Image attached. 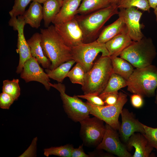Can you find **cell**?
Segmentation results:
<instances>
[{"instance_id":"obj_16","label":"cell","mask_w":157,"mask_h":157,"mask_svg":"<svg viewBox=\"0 0 157 157\" xmlns=\"http://www.w3.org/2000/svg\"><path fill=\"white\" fill-rule=\"evenodd\" d=\"M129 151L134 147L135 152L132 157H149L154 148L144 135L140 133H134L125 144Z\"/></svg>"},{"instance_id":"obj_42","label":"cell","mask_w":157,"mask_h":157,"mask_svg":"<svg viewBox=\"0 0 157 157\" xmlns=\"http://www.w3.org/2000/svg\"><path fill=\"white\" fill-rule=\"evenodd\" d=\"M119 0H110L111 4H117Z\"/></svg>"},{"instance_id":"obj_21","label":"cell","mask_w":157,"mask_h":157,"mask_svg":"<svg viewBox=\"0 0 157 157\" xmlns=\"http://www.w3.org/2000/svg\"><path fill=\"white\" fill-rule=\"evenodd\" d=\"M22 16L26 24L37 29L40 26L43 19V7L41 3L33 1L28 8Z\"/></svg>"},{"instance_id":"obj_35","label":"cell","mask_w":157,"mask_h":157,"mask_svg":"<svg viewBox=\"0 0 157 157\" xmlns=\"http://www.w3.org/2000/svg\"><path fill=\"white\" fill-rule=\"evenodd\" d=\"M14 100L8 94L2 92L0 94V107L3 109H8L13 104Z\"/></svg>"},{"instance_id":"obj_36","label":"cell","mask_w":157,"mask_h":157,"mask_svg":"<svg viewBox=\"0 0 157 157\" xmlns=\"http://www.w3.org/2000/svg\"><path fill=\"white\" fill-rule=\"evenodd\" d=\"M37 137L35 138L26 151L19 157H33L36 156Z\"/></svg>"},{"instance_id":"obj_1","label":"cell","mask_w":157,"mask_h":157,"mask_svg":"<svg viewBox=\"0 0 157 157\" xmlns=\"http://www.w3.org/2000/svg\"><path fill=\"white\" fill-rule=\"evenodd\" d=\"M40 34L44 53L51 63L50 69H53L62 63L72 60L71 48L66 44L54 25L41 29Z\"/></svg>"},{"instance_id":"obj_5","label":"cell","mask_w":157,"mask_h":157,"mask_svg":"<svg viewBox=\"0 0 157 157\" xmlns=\"http://www.w3.org/2000/svg\"><path fill=\"white\" fill-rule=\"evenodd\" d=\"M156 55L152 39L144 36L140 40L133 41L119 56L135 68H142L151 65Z\"/></svg>"},{"instance_id":"obj_32","label":"cell","mask_w":157,"mask_h":157,"mask_svg":"<svg viewBox=\"0 0 157 157\" xmlns=\"http://www.w3.org/2000/svg\"><path fill=\"white\" fill-rule=\"evenodd\" d=\"M145 133L143 134L151 146L157 151V128H154L143 124Z\"/></svg>"},{"instance_id":"obj_4","label":"cell","mask_w":157,"mask_h":157,"mask_svg":"<svg viewBox=\"0 0 157 157\" xmlns=\"http://www.w3.org/2000/svg\"><path fill=\"white\" fill-rule=\"evenodd\" d=\"M113 73L110 57L101 56L86 72L85 84L81 87L84 94H100Z\"/></svg>"},{"instance_id":"obj_18","label":"cell","mask_w":157,"mask_h":157,"mask_svg":"<svg viewBox=\"0 0 157 157\" xmlns=\"http://www.w3.org/2000/svg\"><path fill=\"white\" fill-rule=\"evenodd\" d=\"M82 0H64L60 10L52 23L64 22L74 18Z\"/></svg>"},{"instance_id":"obj_20","label":"cell","mask_w":157,"mask_h":157,"mask_svg":"<svg viewBox=\"0 0 157 157\" xmlns=\"http://www.w3.org/2000/svg\"><path fill=\"white\" fill-rule=\"evenodd\" d=\"M127 33L119 34L105 44L110 56L117 57L133 42Z\"/></svg>"},{"instance_id":"obj_38","label":"cell","mask_w":157,"mask_h":157,"mask_svg":"<svg viewBox=\"0 0 157 157\" xmlns=\"http://www.w3.org/2000/svg\"><path fill=\"white\" fill-rule=\"evenodd\" d=\"M83 144L78 148H73L72 151L71 157H90L89 154H86L83 149Z\"/></svg>"},{"instance_id":"obj_2","label":"cell","mask_w":157,"mask_h":157,"mask_svg":"<svg viewBox=\"0 0 157 157\" xmlns=\"http://www.w3.org/2000/svg\"><path fill=\"white\" fill-rule=\"evenodd\" d=\"M117 4L109 6L84 15L77 14L75 17L83 35V43L96 40L106 22L113 16L118 14Z\"/></svg>"},{"instance_id":"obj_41","label":"cell","mask_w":157,"mask_h":157,"mask_svg":"<svg viewBox=\"0 0 157 157\" xmlns=\"http://www.w3.org/2000/svg\"><path fill=\"white\" fill-rule=\"evenodd\" d=\"M47 0H32L33 1L37 2L40 3H43Z\"/></svg>"},{"instance_id":"obj_23","label":"cell","mask_w":157,"mask_h":157,"mask_svg":"<svg viewBox=\"0 0 157 157\" xmlns=\"http://www.w3.org/2000/svg\"><path fill=\"white\" fill-rule=\"evenodd\" d=\"M111 4L110 0H82L77 15L88 14L107 7Z\"/></svg>"},{"instance_id":"obj_39","label":"cell","mask_w":157,"mask_h":157,"mask_svg":"<svg viewBox=\"0 0 157 157\" xmlns=\"http://www.w3.org/2000/svg\"><path fill=\"white\" fill-rule=\"evenodd\" d=\"M150 8L154 9L157 5V0H148Z\"/></svg>"},{"instance_id":"obj_9","label":"cell","mask_w":157,"mask_h":157,"mask_svg":"<svg viewBox=\"0 0 157 157\" xmlns=\"http://www.w3.org/2000/svg\"><path fill=\"white\" fill-rule=\"evenodd\" d=\"M104 121L94 116L80 121V135L83 144L90 147H97L102 140L105 131Z\"/></svg>"},{"instance_id":"obj_37","label":"cell","mask_w":157,"mask_h":157,"mask_svg":"<svg viewBox=\"0 0 157 157\" xmlns=\"http://www.w3.org/2000/svg\"><path fill=\"white\" fill-rule=\"evenodd\" d=\"M131 101L132 106L137 108L142 107L144 104L143 97L137 94H133L131 96Z\"/></svg>"},{"instance_id":"obj_25","label":"cell","mask_w":157,"mask_h":157,"mask_svg":"<svg viewBox=\"0 0 157 157\" xmlns=\"http://www.w3.org/2000/svg\"><path fill=\"white\" fill-rule=\"evenodd\" d=\"M76 62L71 60L63 63L55 69L51 70L46 69L45 72L50 78L62 83L67 77L71 67Z\"/></svg>"},{"instance_id":"obj_40","label":"cell","mask_w":157,"mask_h":157,"mask_svg":"<svg viewBox=\"0 0 157 157\" xmlns=\"http://www.w3.org/2000/svg\"><path fill=\"white\" fill-rule=\"evenodd\" d=\"M154 9V13L156 17V20L157 24V5Z\"/></svg>"},{"instance_id":"obj_12","label":"cell","mask_w":157,"mask_h":157,"mask_svg":"<svg viewBox=\"0 0 157 157\" xmlns=\"http://www.w3.org/2000/svg\"><path fill=\"white\" fill-rule=\"evenodd\" d=\"M118 15L125 24L127 33L134 41L140 40L144 37L141 31L142 25L140 23L142 13L135 7L119 8Z\"/></svg>"},{"instance_id":"obj_28","label":"cell","mask_w":157,"mask_h":157,"mask_svg":"<svg viewBox=\"0 0 157 157\" xmlns=\"http://www.w3.org/2000/svg\"><path fill=\"white\" fill-rule=\"evenodd\" d=\"M86 72L81 65L78 63L69 71L67 75L72 83L81 85L85 84Z\"/></svg>"},{"instance_id":"obj_15","label":"cell","mask_w":157,"mask_h":157,"mask_svg":"<svg viewBox=\"0 0 157 157\" xmlns=\"http://www.w3.org/2000/svg\"><path fill=\"white\" fill-rule=\"evenodd\" d=\"M122 123L119 130L120 136L125 144L129 138L135 132L145 133L143 124L136 119L133 113L123 108L121 113Z\"/></svg>"},{"instance_id":"obj_7","label":"cell","mask_w":157,"mask_h":157,"mask_svg":"<svg viewBox=\"0 0 157 157\" xmlns=\"http://www.w3.org/2000/svg\"><path fill=\"white\" fill-rule=\"evenodd\" d=\"M49 84L60 93L64 110L69 118L75 122H80L90 117V110L86 102H83L77 95L72 97L66 94L65 86L62 83L49 82Z\"/></svg>"},{"instance_id":"obj_43","label":"cell","mask_w":157,"mask_h":157,"mask_svg":"<svg viewBox=\"0 0 157 157\" xmlns=\"http://www.w3.org/2000/svg\"><path fill=\"white\" fill-rule=\"evenodd\" d=\"M155 98L154 102L155 104L157 105V90L156 91Z\"/></svg>"},{"instance_id":"obj_44","label":"cell","mask_w":157,"mask_h":157,"mask_svg":"<svg viewBox=\"0 0 157 157\" xmlns=\"http://www.w3.org/2000/svg\"><path fill=\"white\" fill-rule=\"evenodd\" d=\"M58 0L62 4L64 0Z\"/></svg>"},{"instance_id":"obj_27","label":"cell","mask_w":157,"mask_h":157,"mask_svg":"<svg viewBox=\"0 0 157 157\" xmlns=\"http://www.w3.org/2000/svg\"><path fill=\"white\" fill-rule=\"evenodd\" d=\"M18 79L3 81L2 91L10 96L14 101L17 100L20 94V88Z\"/></svg>"},{"instance_id":"obj_19","label":"cell","mask_w":157,"mask_h":157,"mask_svg":"<svg viewBox=\"0 0 157 157\" xmlns=\"http://www.w3.org/2000/svg\"><path fill=\"white\" fill-rule=\"evenodd\" d=\"M124 33H127L126 25L122 19L119 17L115 22L103 29L96 40L99 43H106L118 35Z\"/></svg>"},{"instance_id":"obj_17","label":"cell","mask_w":157,"mask_h":157,"mask_svg":"<svg viewBox=\"0 0 157 157\" xmlns=\"http://www.w3.org/2000/svg\"><path fill=\"white\" fill-rule=\"evenodd\" d=\"M27 41L30 47L31 56L35 57L43 68L50 69L51 63L44 53L41 44L40 33H35Z\"/></svg>"},{"instance_id":"obj_26","label":"cell","mask_w":157,"mask_h":157,"mask_svg":"<svg viewBox=\"0 0 157 157\" xmlns=\"http://www.w3.org/2000/svg\"><path fill=\"white\" fill-rule=\"evenodd\" d=\"M126 86V80L120 75L113 73L106 87L101 93L118 92L119 90Z\"/></svg>"},{"instance_id":"obj_10","label":"cell","mask_w":157,"mask_h":157,"mask_svg":"<svg viewBox=\"0 0 157 157\" xmlns=\"http://www.w3.org/2000/svg\"><path fill=\"white\" fill-rule=\"evenodd\" d=\"M8 24L18 32L17 52L19 55V60L16 71L17 74L21 72L24 64L32 56L30 47L25 39L24 34V28L26 24L22 15L11 17Z\"/></svg>"},{"instance_id":"obj_8","label":"cell","mask_w":157,"mask_h":157,"mask_svg":"<svg viewBox=\"0 0 157 157\" xmlns=\"http://www.w3.org/2000/svg\"><path fill=\"white\" fill-rule=\"evenodd\" d=\"M119 94L117 102L113 105L98 106L86 102L90 114L102 120L117 131L119 130L120 125L119 116L128 100L126 94L120 92Z\"/></svg>"},{"instance_id":"obj_24","label":"cell","mask_w":157,"mask_h":157,"mask_svg":"<svg viewBox=\"0 0 157 157\" xmlns=\"http://www.w3.org/2000/svg\"><path fill=\"white\" fill-rule=\"evenodd\" d=\"M62 5L58 0H47L43 3V19L45 28L48 27L52 22L59 12Z\"/></svg>"},{"instance_id":"obj_6","label":"cell","mask_w":157,"mask_h":157,"mask_svg":"<svg viewBox=\"0 0 157 157\" xmlns=\"http://www.w3.org/2000/svg\"><path fill=\"white\" fill-rule=\"evenodd\" d=\"M100 53L102 56H110L105 43H99L96 40L71 48L72 59L80 64L86 72L92 68L94 60Z\"/></svg>"},{"instance_id":"obj_29","label":"cell","mask_w":157,"mask_h":157,"mask_svg":"<svg viewBox=\"0 0 157 157\" xmlns=\"http://www.w3.org/2000/svg\"><path fill=\"white\" fill-rule=\"evenodd\" d=\"M117 4L119 9L135 7L150 12V7L148 0H119Z\"/></svg>"},{"instance_id":"obj_31","label":"cell","mask_w":157,"mask_h":157,"mask_svg":"<svg viewBox=\"0 0 157 157\" xmlns=\"http://www.w3.org/2000/svg\"><path fill=\"white\" fill-rule=\"evenodd\" d=\"M31 1L32 0H15L12 8L9 13L10 17L22 15L26 7Z\"/></svg>"},{"instance_id":"obj_34","label":"cell","mask_w":157,"mask_h":157,"mask_svg":"<svg viewBox=\"0 0 157 157\" xmlns=\"http://www.w3.org/2000/svg\"><path fill=\"white\" fill-rule=\"evenodd\" d=\"M119 93L118 92L101 93L99 96L104 101L105 105H111L115 104L117 102Z\"/></svg>"},{"instance_id":"obj_14","label":"cell","mask_w":157,"mask_h":157,"mask_svg":"<svg viewBox=\"0 0 157 157\" xmlns=\"http://www.w3.org/2000/svg\"><path fill=\"white\" fill-rule=\"evenodd\" d=\"M20 77L26 83L37 81L43 84L47 90L51 88L50 78L34 57L31 56L25 62Z\"/></svg>"},{"instance_id":"obj_13","label":"cell","mask_w":157,"mask_h":157,"mask_svg":"<svg viewBox=\"0 0 157 157\" xmlns=\"http://www.w3.org/2000/svg\"><path fill=\"white\" fill-rule=\"evenodd\" d=\"M54 25L57 32L69 47L72 48L83 43L82 31L75 17Z\"/></svg>"},{"instance_id":"obj_11","label":"cell","mask_w":157,"mask_h":157,"mask_svg":"<svg viewBox=\"0 0 157 157\" xmlns=\"http://www.w3.org/2000/svg\"><path fill=\"white\" fill-rule=\"evenodd\" d=\"M105 125L102 140L96 149L104 150L119 157H132L125 144L121 141L117 130L107 124Z\"/></svg>"},{"instance_id":"obj_30","label":"cell","mask_w":157,"mask_h":157,"mask_svg":"<svg viewBox=\"0 0 157 157\" xmlns=\"http://www.w3.org/2000/svg\"><path fill=\"white\" fill-rule=\"evenodd\" d=\"M73 148L72 145L69 144L59 147H51L44 149V154L47 157L54 155L61 157H71Z\"/></svg>"},{"instance_id":"obj_3","label":"cell","mask_w":157,"mask_h":157,"mask_svg":"<svg viewBox=\"0 0 157 157\" xmlns=\"http://www.w3.org/2000/svg\"><path fill=\"white\" fill-rule=\"evenodd\" d=\"M128 91L143 97H151L156 94L157 87V67L151 65L136 68L127 80Z\"/></svg>"},{"instance_id":"obj_22","label":"cell","mask_w":157,"mask_h":157,"mask_svg":"<svg viewBox=\"0 0 157 157\" xmlns=\"http://www.w3.org/2000/svg\"><path fill=\"white\" fill-rule=\"evenodd\" d=\"M110 57L113 72L120 75L127 81L134 70L133 66L128 61L120 57Z\"/></svg>"},{"instance_id":"obj_33","label":"cell","mask_w":157,"mask_h":157,"mask_svg":"<svg viewBox=\"0 0 157 157\" xmlns=\"http://www.w3.org/2000/svg\"><path fill=\"white\" fill-rule=\"evenodd\" d=\"M77 96L79 98L86 100L88 102L92 105L98 106L105 105L104 101L97 94L90 93Z\"/></svg>"}]
</instances>
